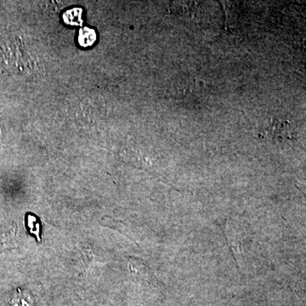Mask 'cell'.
Segmentation results:
<instances>
[{
    "mask_svg": "<svg viewBox=\"0 0 306 306\" xmlns=\"http://www.w3.org/2000/svg\"><path fill=\"white\" fill-rule=\"evenodd\" d=\"M96 41V34L95 30L90 28H84L79 31L78 43L82 47H89Z\"/></svg>",
    "mask_w": 306,
    "mask_h": 306,
    "instance_id": "6da1fadb",
    "label": "cell"
},
{
    "mask_svg": "<svg viewBox=\"0 0 306 306\" xmlns=\"http://www.w3.org/2000/svg\"><path fill=\"white\" fill-rule=\"evenodd\" d=\"M83 11L79 8L72 9L65 12L63 15V20L68 25H80L83 23L82 18Z\"/></svg>",
    "mask_w": 306,
    "mask_h": 306,
    "instance_id": "7a4b0ae2",
    "label": "cell"
},
{
    "mask_svg": "<svg viewBox=\"0 0 306 306\" xmlns=\"http://www.w3.org/2000/svg\"><path fill=\"white\" fill-rule=\"evenodd\" d=\"M11 306H31L30 298L28 293L18 290L10 301Z\"/></svg>",
    "mask_w": 306,
    "mask_h": 306,
    "instance_id": "3957f363",
    "label": "cell"
},
{
    "mask_svg": "<svg viewBox=\"0 0 306 306\" xmlns=\"http://www.w3.org/2000/svg\"><path fill=\"white\" fill-rule=\"evenodd\" d=\"M28 226L31 229V232L36 235L37 237L39 236V225L37 222L36 218L34 215H28Z\"/></svg>",
    "mask_w": 306,
    "mask_h": 306,
    "instance_id": "277c9868",
    "label": "cell"
},
{
    "mask_svg": "<svg viewBox=\"0 0 306 306\" xmlns=\"http://www.w3.org/2000/svg\"><path fill=\"white\" fill-rule=\"evenodd\" d=\"M0 135H1V133H0Z\"/></svg>",
    "mask_w": 306,
    "mask_h": 306,
    "instance_id": "5b68a950",
    "label": "cell"
}]
</instances>
